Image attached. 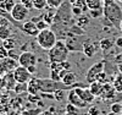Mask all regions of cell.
<instances>
[{
  "label": "cell",
  "mask_w": 122,
  "mask_h": 115,
  "mask_svg": "<svg viewBox=\"0 0 122 115\" xmlns=\"http://www.w3.org/2000/svg\"><path fill=\"white\" fill-rule=\"evenodd\" d=\"M57 83L53 81L51 78H44V80H40V92H44V93H54L57 88Z\"/></svg>",
  "instance_id": "8fae6325"
},
{
  "label": "cell",
  "mask_w": 122,
  "mask_h": 115,
  "mask_svg": "<svg viewBox=\"0 0 122 115\" xmlns=\"http://www.w3.org/2000/svg\"><path fill=\"white\" fill-rule=\"evenodd\" d=\"M103 16L105 17L106 22L111 26L120 28V23L122 21V7L116 1H104L103 6Z\"/></svg>",
  "instance_id": "6da1fadb"
},
{
  "label": "cell",
  "mask_w": 122,
  "mask_h": 115,
  "mask_svg": "<svg viewBox=\"0 0 122 115\" xmlns=\"http://www.w3.org/2000/svg\"><path fill=\"white\" fill-rule=\"evenodd\" d=\"M6 74H7V69L5 65V61H4V59H0V77L5 76Z\"/></svg>",
  "instance_id": "e575fe53"
},
{
  "label": "cell",
  "mask_w": 122,
  "mask_h": 115,
  "mask_svg": "<svg viewBox=\"0 0 122 115\" xmlns=\"http://www.w3.org/2000/svg\"><path fill=\"white\" fill-rule=\"evenodd\" d=\"M76 82H77V76H76V74H73V72L70 71V70L64 75L62 80H61V83H62V85H65L66 87H71L72 85H75Z\"/></svg>",
  "instance_id": "2e32d148"
},
{
  "label": "cell",
  "mask_w": 122,
  "mask_h": 115,
  "mask_svg": "<svg viewBox=\"0 0 122 115\" xmlns=\"http://www.w3.org/2000/svg\"><path fill=\"white\" fill-rule=\"evenodd\" d=\"M21 3H22L28 10L34 9V7H33V4H32V1H30V0H21Z\"/></svg>",
  "instance_id": "8d00e7d4"
},
{
  "label": "cell",
  "mask_w": 122,
  "mask_h": 115,
  "mask_svg": "<svg viewBox=\"0 0 122 115\" xmlns=\"http://www.w3.org/2000/svg\"><path fill=\"white\" fill-rule=\"evenodd\" d=\"M65 110H66L67 113H70L71 115H78V114H79V108H77V107L72 105V104H70V103L66 105Z\"/></svg>",
  "instance_id": "f546056e"
},
{
  "label": "cell",
  "mask_w": 122,
  "mask_h": 115,
  "mask_svg": "<svg viewBox=\"0 0 122 115\" xmlns=\"http://www.w3.org/2000/svg\"><path fill=\"white\" fill-rule=\"evenodd\" d=\"M76 89V92L78 93V94L81 96V98H82L86 103H93V100H94V98H95V96L93 94V93L90 92V89H89V87L88 88H83V87H77V88H75Z\"/></svg>",
  "instance_id": "4fadbf2b"
},
{
  "label": "cell",
  "mask_w": 122,
  "mask_h": 115,
  "mask_svg": "<svg viewBox=\"0 0 122 115\" xmlns=\"http://www.w3.org/2000/svg\"><path fill=\"white\" fill-rule=\"evenodd\" d=\"M61 115H71V114H70V113H67V111L65 110V114H61Z\"/></svg>",
  "instance_id": "ee69618b"
},
{
  "label": "cell",
  "mask_w": 122,
  "mask_h": 115,
  "mask_svg": "<svg viewBox=\"0 0 122 115\" xmlns=\"http://www.w3.org/2000/svg\"><path fill=\"white\" fill-rule=\"evenodd\" d=\"M17 61H18V65H21L23 67H29V66L37 65L38 58L32 51H23V53L20 54Z\"/></svg>",
  "instance_id": "8992f818"
},
{
  "label": "cell",
  "mask_w": 122,
  "mask_h": 115,
  "mask_svg": "<svg viewBox=\"0 0 122 115\" xmlns=\"http://www.w3.org/2000/svg\"><path fill=\"white\" fill-rule=\"evenodd\" d=\"M116 94L117 92L115 89V87L112 86V83H104V88H103V92L100 94V98L104 99V100H111V99H115L116 98Z\"/></svg>",
  "instance_id": "9c48e42d"
},
{
  "label": "cell",
  "mask_w": 122,
  "mask_h": 115,
  "mask_svg": "<svg viewBox=\"0 0 122 115\" xmlns=\"http://www.w3.org/2000/svg\"><path fill=\"white\" fill-rule=\"evenodd\" d=\"M28 14H29V10L22 3H16L14 9L11 10V12H10L12 20L16 21V22H25L28 17Z\"/></svg>",
  "instance_id": "277c9868"
},
{
  "label": "cell",
  "mask_w": 122,
  "mask_h": 115,
  "mask_svg": "<svg viewBox=\"0 0 122 115\" xmlns=\"http://www.w3.org/2000/svg\"><path fill=\"white\" fill-rule=\"evenodd\" d=\"M15 92L17 93H21V92H25L27 91V83H16V86H15Z\"/></svg>",
  "instance_id": "d6a6232c"
},
{
  "label": "cell",
  "mask_w": 122,
  "mask_h": 115,
  "mask_svg": "<svg viewBox=\"0 0 122 115\" xmlns=\"http://www.w3.org/2000/svg\"><path fill=\"white\" fill-rule=\"evenodd\" d=\"M65 0H46V6L49 9H59Z\"/></svg>",
  "instance_id": "4316f807"
},
{
  "label": "cell",
  "mask_w": 122,
  "mask_h": 115,
  "mask_svg": "<svg viewBox=\"0 0 122 115\" xmlns=\"http://www.w3.org/2000/svg\"><path fill=\"white\" fill-rule=\"evenodd\" d=\"M104 67H105V61L104 60H100L98 62H95L94 65H92L88 71H87V74H86V81L88 83H92V82H94L97 80V76L100 74V72H103L104 71Z\"/></svg>",
  "instance_id": "5b68a950"
},
{
  "label": "cell",
  "mask_w": 122,
  "mask_h": 115,
  "mask_svg": "<svg viewBox=\"0 0 122 115\" xmlns=\"http://www.w3.org/2000/svg\"><path fill=\"white\" fill-rule=\"evenodd\" d=\"M121 115H122V114H121Z\"/></svg>",
  "instance_id": "7dc6e473"
},
{
  "label": "cell",
  "mask_w": 122,
  "mask_h": 115,
  "mask_svg": "<svg viewBox=\"0 0 122 115\" xmlns=\"http://www.w3.org/2000/svg\"><path fill=\"white\" fill-rule=\"evenodd\" d=\"M36 39H37V44L44 50L51 49L57 42L55 32H53L50 28H45V29L39 31V33L37 34Z\"/></svg>",
  "instance_id": "3957f363"
},
{
  "label": "cell",
  "mask_w": 122,
  "mask_h": 115,
  "mask_svg": "<svg viewBox=\"0 0 122 115\" xmlns=\"http://www.w3.org/2000/svg\"><path fill=\"white\" fill-rule=\"evenodd\" d=\"M27 70L30 72V74H36V72L38 71V67H37V65H33V66H29V67H27Z\"/></svg>",
  "instance_id": "f35d334b"
},
{
  "label": "cell",
  "mask_w": 122,
  "mask_h": 115,
  "mask_svg": "<svg viewBox=\"0 0 122 115\" xmlns=\"http://www.w3.org/2000/svg\"><path fill=\"white\" fill-rule=\"evenodd\" d=\"M106 115H120V114H116V113H114V111H110V113H107Z\"/></svg>",
  "instance_id": "60d3db41"
},
{
  "label": "cell",
  "mask_w": 122,
  "mask_h": 115,
  "mask_svg": "<svg viewBox=\"0 0 122 115\" xmlns=\"http://www.w3.org/2000/svg\"><path fill=\"white\" fill-rule=\"evenodd\" d=\"M12 74H14V77L17 83H28L29 80L32 78V74L27 70V67H23L21 65H18L14 70Z\"/></svg>",
  "instance_id": "52a82bcc"
},
{
  "label": "cell",
  "mask_w": 122,
  "mask_h": 115,
  "mask_svg": "<svg viewBox=\"0 0 122 115\" xmlns=\"http://www.w3.org/2000/svg\"><path fill=\"white\" fill-rule=\"evenodd\" d=\"M86 4L88 10H98V9H103L104 6L103 0H86Z\"/></svg>",
  "instance_id": "7402d4cb"
},
{
  "label": "cell",
  "mask_w": 122,
  "mask_h": 115,
  "mask_svg": "<svg viewBox=\"0 0 122 115\" xmlns=\"http://www.w3.org/2000/svg\"><path fill=\"white\" fill-rule=\"evenodd\" d=\"M98 82H101V83H106L107 82V75H106V72L103 71V72H100V74L97 76V80Z\"/></svg>",
  "instance_id": "836d02e7"
},
{
  "label": "cell",
  "mask_w": 122,
  "mask_h": 115,
  "mask_svg": "<svg viewBox=\"0 0 122 115\" xmlns=\"http://www.w3.org/2000/svg\"><path fill=\"white\" fill-rule=\"evenodd\" d=\"M88 115H100V109L97 105H92L88 109Z\"/></svg>",
  "instance_id": "d590c367"
},
{
  "label": "cell",
  "mask_w": 122,
  "mask_h": 115,
  "mask_svg": "<svg viewBox=\"0 0 122 115\" xmlns=\"http://www.w3.org/2000/svg\"><path fill=\"white\" fill-rule=\"evenodd\" d=\"M33 4V7L37 10H44L46 7V0H30Z\"/></svg>",
  "instance_id": "83f0119b"
},
{
  "label": "cell",
  "mask_w": 122,
  "mask_h": 115,
  "mask_svg": "<svg viewBox=\"0 0 122 115\" xmlns=\"http://www.w3.org/2000/svg\"><path fill=\"white\" fill-rule=\"evenodd\" d=\"M27 92L30 96H37V93L40 92V78H30L27 83Z\"/></svg>",
  "instance_id": "5bb4252c"
},
{
  "label": "cell",
  "mask_w": 122,
  "mask_h": 115,
  "mask_svg": "<svg viewBox=\"0 0 122 115\" xmlns=\"http://www.w3.org/2000/svg\"><path fill=\"white\" fill-rule=\"evenodd\" d=\"M115 45H116L117 48H121V49H122V36L117 37V39L115 40Z\"/></svg>",
  "instance_id": "74e56055"
},
{
  "label": "cell",
  "mask_w": 122,
  "mask_h": 115,
  "mask_svg": "<svg viewBox=\"0 0 122 115\" xmlns=\"http://www.w3.org/2000/svg\"><path fill=\"white\" fill-rule=\"evenodd\" d=\"M117 1H118V3H122V0H117Z\"/></svg>",
  "instance_id": "bcb514c9"
},
{
  "label": "cell",
  "mask_w": 122,
  "mask_h": 115,
  "mask_svg": "<svg viewBox=\"0 0 122 115\" xmlns=\"http://www.w3.org/2000/svg\"><path fill=\"white\" fill-rule=\"evenodd\" d=\"M21 29H22L23 33H26L27 36H30V37H37V34L39 33V29L37 28V25L33 22L32 20L30 21L26 20L25 22H22Z\"/></svg>",
  "instance_id": "30bf717a"
},
{
  "label": "cell",
  "mask_w": 122,
  "mask_h": 115,
  "mask_svg": "<svg viewBox=\"0 0 122 115\" xmlns=\"http://www.w3.org/2000/svg\"><path fill=\"white\" fill-rule=\"evenodd\" d=\"M112 86L115 87L117 93H122V74H121V72H118V74L114 77Z\"/></svg>",
  "instance_id": "cb8c5ba5"
},
{
  "label": "cell",
  "mask_w": 122,
  "mask_h": 115,
  "mask_svg": "<svg viewBox=\"0 0 122 115\" xmlns=\"http://www.w3.org/2000/svg\"><path fill=\"white\" fill-rule=\"evenodd\" d=\"M71 9H72V14L76 16H82L87 11V4L86 0H77L76 3L71 4Z\"/></svg>",
  "instance_id": "7c38bea8"
},
{
  "label": "cell",
  "mask_w": 122,
  "mask_h": 115,
  "mask_svg": "<svg viewBox=\"0 0 122 115\" xmlns=\"http://www.w3.org/2000/svg\"><path fill=\"white\" fill-rule=\"evenodd\" d=\"M120 31L122 32V21H121V23H120Z\"/></svg>",
  "instance_id": "7bdbcfd3"
},
{
  "label": "cell",
  "mask_w": 122,
  "mask_h": 115,
  "mask_svg": "<svg viewBox=\"0 0 122 115\" xmlns=\"http://www.w3.org/2000/svg\"><path fill=\"white\" fill-rule=\"evenodd\" d=\"M67 100H68L70 104H72V105H75V107H77V108H79V109L86 108V105L88 104V103H86L82 98H81V96L76 92L75 88L70 89L68 94H67Z\"/></svg>",
  "instance_id": "ba28073f"
},
{
  "label": "cell",
  "mask_w": 122,
  "mask_h": 115,
  "mask_svg": "<svg viewBox=\"0 0 122 115\" xmlns=\"http://www.w3.org/2000/svg\"><path fill=\"white\" fill-rule=\"evenodd\" d=\"M32 21L37 25V28L39 29V31H42V29H45V28H48V22L44 20V18H32Z\"/></svg>",
  "instance_id": "484cf974"
},
{
  "label": "cell",
  "mask_w": 122,
  "mask_h": 115,
  "mask_svg": "<svg viewBox=\"0 0 122 115\" xmlns=\"http://www.w3.org/2000/svg\"><path fill=\"white\" fill-rule=\"evenodd\" d=\"M103 88H104V83H101V82L94 81V82L89 83V89L95 97H100L101 92H103Z\"/></svg>",
  "instance_id": "ac0fdd59"
},
{
  "label": "cell",
  "mask_w": 122,
  "mask_h": 115,
  "mask_svg": "<svg viewBox=\"0 0 122 115\" xmlns=\"http://www.w3.org/2000/svg\"><path fill=\"white\" fill-rule=\"evenodd\" d=\"M39 115H46V113H45V111H44V113H40Z\"/></svg>",
  "instance_id": "f6af8a7d"
},
{
  "label": "cell",
  "mask_w": 122,
  "mask_h": 115,
  "mask_svg": "<svg viewBox=\"0 0 122 115\" xmlns=\"http://www.w3.org/2000/svg\"><path fill=\"white\" fill-rule=\"evenodd\" d=\"M97 45L95 43H93V42H86V43L83 44V53L87 58H93L95 54H97Z\"/></svg>",
  "instance_id": "9a60e30c"
},
{
  "label": "cell",
  "mask_w": 122,
  "mask_h": 115,
  "mask_svg": "<svg viewBox=\"0 0 122 115\" xmlns=\"http://www.w3.org/2000/svg\"><path fill=\"white\" fill-rule=\"evenodd\" d=\"M68 1H70L71 4H73V3H76V1H77V0H68Z\"/></svg>",
  "instance_id": "b9f144b4"
},
{
  "label": "cell",
  "mask_w": 122,
  "mask_h": 115,
  "mask_svg": "<svg viewBox=\"0 0 122 115\" xmlns=\"http://www.w3.org/2000/svg\"><path fill=\"white\" fill-rule=\"evenodd\" d=\"M89 16L93 18H99L103 16V9H98V10H89Z\"/></svg>",
  "instance_id": "1f68e13d"
},
{
  "label": "cell",
  "mask_w": 122,
  "mask_h": 115,
  "mask_svg": "<svg viewBox=\"0 0 122 115\" xmlns=\"http://www.w3.org/2000/svg\"><path fill=\"white\" fill-rule=\"evenodd\" d=\"M68 56V47L64 40H57L55 45L48 50V59L50 62H62Z\"/></svg>",
  "instance_id": "7a4b0ae2"
},
{
  "label": "cell",
  "mask_w": 122,
  "mask_h": 115,
  "mask_svg": "<svg viewBox=\"0 0 122 115\" xmlns=\"http://www.w3.org/2000/svg\"><path fill=\"white\" fill-rule=\"evenodd\" d=\"M1 44H3V47H4L7 51H11V50H15V48H16V40H15L12 37H10V38L3 40Z\"/></svg>",
  "instance_id": "d4e9b609"
},
{
  "label": "cell",
  "mask_w": 122,
  "mask_h": 115,
  "mask_svg": "<svg viewBox=\"0 0 122 115\" xmlns=\"http://www.w3.org/2000/svg\"><path fill=\"white\" fill-rule=\"evenodd\" d=\"M115 42H112L110 38H103L99 42V48L103 50V51H109L111 48L114 47Z\"/></svg>",
  "instance_id": "44dd1931"
},
{
  "label": "cell",
  "mask_w": 122,
  "mask_h": 115,
  "mask_svg": "<svg viewBox=\"0 0 122 115\" xmlns=\"http://www.w3.org/2000/svg\"><path fill=\"white\" fill-rule=\"evenodd\" d=\"M117 70H118V72H121V74H122V62H118V65H117Z\"/></svg>",
  "instance_id": "ab89813d"
},
{
  "label": "cell",
  "mask_w": 122,
  "mask_h": 115,
  "mask_svg": "<svg viewBox=\"0 0 122 115\" xmlns=\"http://www.w3.org/2000/svg\"><path fill=\"white\" fill-rule=\"evenodd\" d=\"M65 97H66V93H65V91H62V89H56V91L54 92V98H55L57 102L65 100Z\"/></svg>",
  "instance_id": "f1b7e54d"
},
{
  "label": "cell",
  "mask_w": 122,
  "mask_h": 115,
  "mask_svg": "<svg viewBox=\"0 0 122 115\" xmlns=\"http://www.w3.org/2000/svg\"><path fill=\"white\" fill-rule=\"evenodd\" d=\"M110 110L111 111H114L116 114H122V104L118 103V102H115L114 104H111V107H110Z\"/></svg>",
  "instance_id": "4dcf8cb0"
},
{
  "label": "cell",
  "mask_w": 122,
  "mask_h": 115,
  "mask_svg": "<svg viewBox=\"0 0 122 115\" xmlns=\"http://www.w3.org/2000/svg\"><path fill=\"white\" fill-rule=\"evenodd\" d=\"M16 80L14 77V74L12 72H9V74H6L5 76V80H4V86L7 87V89H14L15 86H16Z\"/></svg>",
  "instance_id": "ffe728a7"
},
{
  "label": "cell",
  "mask_w": 122,
  "mask_h": 115,
  "mask_svg": "<svg viewBox=\"0 0 122 115\" xmlns=\"http://www.w3.org/2000/svg\"><path fill=\"white\" fill-rule=\"evenodd\" d=\"M11 34H12V32H11V28L9 27V25H5V23L0 25V39L5 40L11 37Z\"/></svg>",
  "instance_id": "d6986e66"
},
{
  "label": "cell",
  "mask_w": 122,
  "mask_h": 115,
  "mask_svg": "<svg viewBox=\"0 0 122 115\" xmlns=\"http://www.w3.org/2000/svg\"><path fill=\"white\" fill-rule=\"evenodd\" d=\"M4 61H5V65H6V69H7V74L9 72H14V70L17 67V60L12 59L11 56H6L4 58Z\"/></svg>",
  "instance_id": "603a6c76"
},
{
  "label": "cell",
  "mask_w": 122,
  "mask_h": 115,
  "mask_svg": "<svg viewBox=\"0 0 122 115\" xmlns=\"http://www.w3.org/2000/svg\"><path fill=\"white\" fill-rule=\"evenodd\" d=\"M16 1L15 0H0V11L10 14L11 10L14 9Z\"/></svg>",
  "instance_id": "e0dca14e"
}]
</instances>
